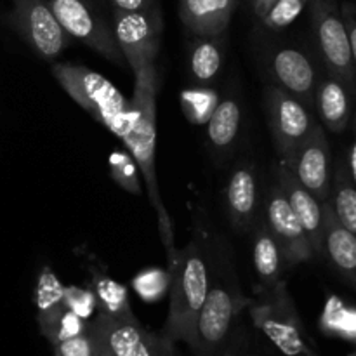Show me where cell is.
<instances>
[{
    "label": "cell",
    "instance_id": "8fae6325",
    "mask_svg": "<svg viewBox=\"0 0 356 356\" xmlns=\"http://www.w3.org/2000/svg\"><path fill=\"white\" fill-rule=\"evenodd\" d=\"M162 31L163 21L159 7L136 13L115 9L113 33L132 72L146 63H155Z\"/></svg>",
    "mask_w": 356,
    "mask_h": 356
},
{
    "label": "cell",
    "instance_id": "6da1fadb",
    "mask_svg": "<svg viewBox=\"0 0 356 356\" xmlns=\"http://www.w3.org/2000/svg\"><path fill=\"white\" fill-rule=\"evenodd\" d=\"M134 96L129 101L127 127L120 139L138 163L139 172L145 177L149 202L159 218L162 243L170 263L176 257L177 249L174 247L172 225L160 195L155 169L156 94L160 90V75L155 68V63H146L141 68L134 70Z\"/></svg>",
    "mask_w": 356,
    "mask_h": 356
},
{
    "label": "cell",
    "instance_id": "ffe728a7",
    "mask_svg": "<svg viewBox=\"0 0 356 356\" xmlns=\"http://www.w3.org/2000/svg\"><path fill=\"white\" fill-rule=\"evenodd\" d=\"M252 233V263L259 280L257 287H271L284 280V271L287 268L284 252L264 219L254 225Z\"/></svg>",
    "mask_w": 356,
    "mask_h": 356
},
{
    "label": "cell",
    "instance_id": "52a82bcc",
    "mask_svg": "<svg viewBox=\"0 0 356 356\" xmlns=\"http://www.w3.org/2000/svg\"><path fill=\"white\" fill-rule=\"evenodd\" d=\"M87 330L96 341L99 356H172V344L143 329L136 316L120 318L97 312Z\"/></svg>",
    "mask_w": 356,
    "mask_h": 356
},
{
    "label": "cell",
    "instance_id": "7402d4cb",
    "mask_svg": "<svg viewBox=\"0 0 356 356\" xmlns=\"http://www.w3.org/2000/svg\"><path fill=\"white\" fill-rule=\"evenodd\" d=\"M225 65V33L216 37H193L188 51V73L195 86H209L218 79Z\"/></svg>",
    "mask_w": 356,
    "mask_h": 356
},
{
    "label": "cell",
    "instance_id": "484cf974",
    "mask_svg": "<svg viewBox=\"0 0 356 356\" xmlns=\"http://www.w3.org/2000/svg\"><path fill=\"white\" fill-rule=\"evenodd\" d=\"M218 103V92L207 86H195L181 92V106L191 124H207Z\"/></svg>",
    "mask_w": 356,
    "mask_h": 356
},
{
    "label": "cell",
    "instance_id": "d4e9b609",
    "mask_svg": "<svg viewBox=\"0 0 356 356\" xmlns=\"http://www.w3.org/2000/svg\"><path fill=\"white\" fill-rule=\"evenodd\" d=\"M94 282V296L97 301V312L110 316H120V318H132L131 305H129L127 289L124 285L117 284L110 277L96 275Z\"/></svg>",
    "mask_w": 356,
    "mask_h": 356
},
{
    "label": "cell",
    "instance_id": "2e32d148",
    "mask_svg": "<svg viewBox=\"0 0 356 356\" xmlns=\"http://www.w3.org/2000/svg\"><path fill=\"white\" fill-rule=\"evenodd\" d=\"M225 202L229 222L240 232H252L259 221V181L250 160H243L232 170L225 188Z\"/></svg>",
    "mask_w": 356,
    "mask_h": 356
},
{
    "label": "cell",
    "instance_id": "5bb4252c",
    "mask_svg": "<svg viewBox=\"0 0 356 356\" xmlns=\"http://www.w3.org/2000/svg\"><path fill=\"white\" fill-rule=\"evenodd\" d=\"M268 70L275 86L298 97L309 110L315 108L318 75L312 58L302 49L291 47V45L275 49L268 59Z\"/></svg>",
    "mask_w": 356,
    "mask_h": 356
},
{
    "label": "cell",
    "instance_id": "cb8c5ba5",
    "mask_svg": "<svg viewBox=\"0 0 356 356\" xmlns=\"http://www.w3.org/2000/svg\"><path fill=\"white\" fill-rule=\"evenodd\" d=\"M37 320L40 332L47 337L52 346H56L61 341L70 339V337L83 334L87 330L86 320H82L75 313L70 312L65 305L52 309V312L40 313Z\"/></svg>",
    "mask_w": 356,
    "mask_h": 356
},
{
    "label": "cell",
    "instance_id": "4fadbf2b",
    "mask_svg": "<svg viewBox=\"0 0 356 356\" xmlns=\"http://www.w3.org/2000/svg\"><path fill=\"white\" fill-rule=\"evenodd\" d=\"M292 172L296 174L302 186L325 202L330 198V184H332V170H330V145L327 139L325 129L316 122L308 138L302 141L298 152L287 162Z\"/></svg>",
    "mask_w": 356,
    "mask_h": 356
},
{
    "label": "cell",
    "instance_id": "4316f807",
    "mask_svg": "<svg viewBox=\"0 0 356 356\" xmlns=\"http://www.w3.org/2000/svg\"><path fill=\"white\" fill-rule=\"evenodd\" d=\"M63 298H65V285L58 280V277H56L54 271H52L51 268L44 266L37 278V285H35L33 294L38 315H40V313L52 312V309L65 305Z\"/></svg>",
    "mask_w": 356,
    "mask_h": 356
},
{
    "label": "cell",
    "instance_id": "1f68e13d",
    "mask_svg": "<svg viewBox=\"0 0 356 356\" xmlns=\"http://www.w3.org/2000/svg\"><path fill=\"white\" fill-rule=\"evenodd\" d=\"M56 356H99V350L89 330L75 337L61 341L54 346Z\"/></svg>",
    "mask_w": 356,
    "mask_h": 356
},
{
    "label": "cell",
    "instance_id": "5b68a950",
    "mask_svg": "<svg viewBox=\"0 0 356 356\" xmlns=\"http://www.w3.org/2000/svg\"><path fill=\"white\" fill-rule=\"evenodd\" d=\"M249 313L257 330L264 334L285 356L312 353L306 332L296 309L287 282L280 280L271 287H257L256 299L249 301Z\"/></svg>",
    "mask_w": 356,
    "mask_h": 356
},
{
    "label": "cell",
    "instance_id": "f546056e",
    "mask_svg": "<svg viewBox=\"0 0 356 356\" xmlns=\"http://www.w3.org/2000/svg\"><path fill=\"white\" fill-rule=\"evenodd\" d=\"M309 0H278L263 17H261V26L266 31H280L291 26L299 14L305 10Z\"/></svg>",
    "mask_w": 356,
    "mask_h": 356
},
{
    "label": "cell",
    "instance_id": "836d02e7",
    "mask_svg": "<svg viewBox=\"0 0 356 356\" xmlns=\"http://www.w3.org/2000/svg\"><path fill=\"white\" fill-rule=\"evenodd\" d=\"M115 9L136 13V10H148L156 7V0H110Z\"/></svg>",
    "mask_w": 356,
    "mask_h": 356
},
{
    "label": "cell",
    "instance_id": "44dd1931",
    "mask_svg": "<svg viewBox=\"0 0 356 356\" xmlns=\"http://www.w3.org/2000/svg\"><path fill=\"white\" fill-rule=\"evenodd\" d=\"M240 125H242V106L238 97L233 94L221 97L207 120V143L212 152L218 155H226L232 152L238 141Z\"/></svg>",
    "mask_w": 356,
    "mask_h": 356
},
{
    "label": "cell",
    "instance_id": "30bf717a",
    "mask_svg": "<svg viewBox=\"0 0 356 356\" xmlns=\"http://www.w3.org/2000/svg\"><path fill=\"white\" fill-rule=\"evenodd\" d=\"M10 26L42 59H54L70 45V35L45 0H13Z\"/></svg>",
    "mask_w": 356,
    "mask_h": 356
},
{
    "label": "cell",
    "instance_id": "603a6c76",
    "mask_svg": "<svg viewBox=\"0 0 356 356\" xmlns=\"http://www.w3.org/2000/svg\"><path fill=\"white\" fill-rule=\"evenodd\" d=\"M330 204L341 225L356 235V186L351 179L348 163L339 160L332 174Z\"/></svg>",
    "mask_w": 356,
    "mask_h": 356
},
{
    "label": "cell",
    "instance_id": "3957f363",
    "mask_svg": "<svg viewBox=\"0 0 356 356\" xmlns=\"http://www.w3.org/2000/svg\"><path fill=\"white\" fill-rule=\"evenodd\" d=\"M52 75L70 97L94 120L122 138L127 127L129 101L124 94L97 72L80 65H54Z\"/></svg>",
    "mask_w": 356,
    "mask_h": 356
},
{
    "label": "cell",
    "instance_id": "9a60e30c",
    "mask_svg": "<svg viewBox=\"0 0 356 356\" xmlns=\"http://www.w3.org/2000/svg\"><path fill=\"white\" fill-rule=\"evenodd\" d=\"M275 181L280 184L291 204L292 211L298 216L299 222L305 228L306 236L309 240L315 257H323V214L322 202L313 197L308 190L301 184V181L296 177L287 162L278 159L273 163Z\"/></svg>",
    "mask_w": 356,
    "mask_h": 356
},
{
    "label": "cell",
    "instance_id": "83f0119b",
    "mask_svg": "<svg viewBox=\"0 0 356 356\" xmlns=\"http://www.w3.org/2000/svg\"><path fill=\"white\" fill-rule=\"evenodd\" d=\"M108 165H110V174L118 186L124 188L125 191L132 195L141 193V177H139V167L136 160L132 159L131 153L124 152V149H115L111 152L110 159H108Z\"/></svg>",
    "mask_w": 356,
    "mask_h": 356
},
{
    "label": "cell",
    "instance_id": "8d00e7d4",
    "mask_svg": "<svg viewBox=\"0 0 356 356\" xmlns=\"http://www.w3.org/2000/svg\"><path fill=\"white\" fill-rule=\"evenodd\" d=\"M222 356H249V355L242 353V351H228V353H225Z\"/></svg>",
    "mask_w": 356,
    "mask_h": 356
},
{
    "label": "cell",
    "instance_id": "f35d334b",
    "mask_svg": "<svg viewBox=\"0 0 356 356\" xmlns=\"http://www.w3.org/2000/svg\"><path fill=\"white\" fill-rule=\"evenodd\" d=\"M348 356H356V353H351V355H348Z\"/></svg>",
    "mask_w": 356,
    "mask_h": 356
},
{
    "label": "cell",
    "instance_id": "d6a6232c",
    "mask_svg": "<svg viewBox=\"0 0 356 356\" xmlns=\"http://www.w3.org/2000/svg\"><path fill=\"white\" fill-rule=\"evenodd\" d=\"M341 14H343L344 24L348 30V38H350L351 58H353L355 72H356V3L344 2L341 6Z\"/></svg>",
    "mask_w": 356,
    "mask_h": 356
},
{
    "label": "cell",
    "instance_id": "ba28073f",
    "mask_svg": "<svg viewBox=\"0 0 356 356\" xmlns=\"http://www.w3.org/2000/svg\"><path fill=\"white\" fill-rule=\"evenodd\" d=\"M63 30L117 66H125L124 54L115 38L113 26L87 0H45Z\"/></svg>",
    "mask_w": 356,
    "mask_h": 356
},
{
    "label": "cell",
    "instance_id": "d6986e66",
    "mask_svg": "<svg viewBox=\"0 0 356 356\" xmlns=\"http://www.w3.org/2000/svg\"><path fill=\"white\" fill-rule=\"evenodd\" d=\"M236 9V0H179V17L193 37L222 35Z\"/></svg>",
    "mask_w": 356,
    "mask_h": 356
},
{
    "label": "cell",
    "instance_id": "4dcf8cb0",
    "mask_svg": "<svg viewBox=\"0 0 356 356\" xmlns=\"http://www.w3.org/2000/svg\"><path fill=\"white\" fill-rule=\"evenodd\" d=\"M65 306L82 320H89L96 316L97 301L92 291L80 287H65Z\"/></svg>",
    "mask_w": 356,
    "mask_h": 356
},
{
    "label": "cell",
    "instance_id": "d590c367",
    "mask_svg": "<svg viewBox=\"0 0 356 356\" xmlns=\"http://www.w3.org/2000/svg\"><path fill=\"white\" fill-rule=\"evenodd\" d=\"M277 2L278 0H252L254 14H256L257 19H261V17H263Z\"/></svg>",
    "mask_w": 356,
    "mask_h": 356
},
{
    "label": "cell",
    "instance_id": "e575fe53",
    "mask_svg": "<svg viewBox=\"0 0 356 356\" xmlns=\"http://www.w3.org/2000/svg\"><path fill=\"white\" fill-rule=\"evenodd\" d=\"M351 122H353V145H351L350 148V155H348V169H350V174H351V179H353L355 186H356V111L353 115V118H351Z\"/></svg>",
    "mask_w": 356,
    "mask_h": 356
},
{
    "label": "cell",
    "instance_id": "ac0fdd59",
    "mask_svg": "<svg viewBox=\"0 0 356 356\" xmlns=\"http://www.w3.org/2000/svg\"><path fill=\"white\" fill-rule=\"evenodd\" d=\"M353 101L346 83L325 70V75L320 76L315 90V108L323 129L334 134L346 131L353 117Z\"/></svg>",
    "mask_w": 356,
    "mask_h": 356
},
{
    "label": "cell",
    "instance_id": "f1b7e54d",
    "mask_svg": "<svg viewBox=\"0 0 356 356\" xmlns=\"http://www.w3.org/2000/svg\"><path fill=\"white\" fill-rule=\"evenodd\" d=\"M132 287L138 292L141 299L146 302H156L169 294L170 287V270H160V268H152V270L141 271L136 275L132 280Z\"/></svg>",
    "mask_w": 356,
    "mask_h": 356
},
{
    "label": "cell",
    "instance_id": "8992f818",
    "mask_svg": "<svg viewBox=\"0 0 356 356\" xmlns=\"http://www.w3.org/2000/svg\"><path fill=\"white\" fill-rule=\"evenodd\" d=\"M312 28L327 72L339 76L356 101V72L350 38L337 0H309Z\"/></svg>",
    "mask_w": 356,
    "mask_h": 356
},
{
    "label": "cell",
    "instance_id": "e0dca14e",
    "mask_svg": "<svg viewBox=\"0 0 356 356\" xmlns=\"http://www.w3.org/2000/svg\"><path fill=\"white\" fill-rule=\"evenodd\" d=\"M323 256L336 273L356 291V235L336 218L330 200L322 202Z\"/></svg>",
    "mask_w": 356,
    "mask_h": 356
},
{
    "label": "cell",
    "instance_id": "277c9868",
    "mask_svg": "<svg viewBox=\"0 0 356 356\" xmlns=\"http://www.w3.org/2000/svg\"><path fill=\"white\" fill-rule=\"evenodd\" d=\"M247 306L249 299L242 294L236 284L235 270H229V275H225V271L219 270L218 261H214L207 298L198 315L191 350L197 356L218 355L228 339L236 316Z\"/></svg>",
    "mask_w": 356,
    "mask_h": 356
},
{
    "label": "cell",
    "instance_id": "7a4b0ae2",
    "mask_svg": "<svg viewBox=\"0 0 356 356\" xmlns=\"http://www.w3.org/2000/svg\"><path fill=\"white\" fill-rule=\"evenodd\" d=\"M169 315L163 334L167 343H186L191 348L200 309L211 284V263L198 240L177 250L169 263Z\"/></svg>",
    "mask_w": 356,
    "mask_h": 356
},
{
    "label": "cell",
    "instance_id": "74e56055",
    "mask_svg": "<svg viewBox=\"0 0 356 356\" xmlns=\"http://www.w3.org/2000/svg\"><path fill=\"white\" fill-rule=\"evenodd\" d=\"M301 356H316V355L312 351V353H306V355H301Z\"/></svg>",
    "mask_w": 356,
    "mask_h": 356
},
{
    "label": "cell",
    "instance_id": "9c48e42d",
    "mask_svg": "<svg viewBox=\"0 0 356 356\" xmlns=\"http://www.w3.org/2000/svg\"><path fill=\"white\" fill-rule=\"evenodd\" d=\"M264 104L278 159L289 162L313 131L316 120L305 103L278 86L266 87Z\"/></svg>",
    "mask_w": 356,
    "mask_h": 356
},
{
    "label": "cell",
    "instance_id": "7c38bea8",
    "mask_svg": "<svg viewBox=\"0 0 356 356\" xmlns=\"http://www.w3.org/2000/svg\"><path fill=\"white\" fill-rule=\"evenodd\" d=\"M264 221L280 243L287 268H294L298 264L309 263V261L315 259V254L309 245L305 228L299 222L298 216L294 214L284 190L277 181L268 188Z\"/></svg>",
    "mask_w": 356,
    "mask_h": 356
}]
</instances>
